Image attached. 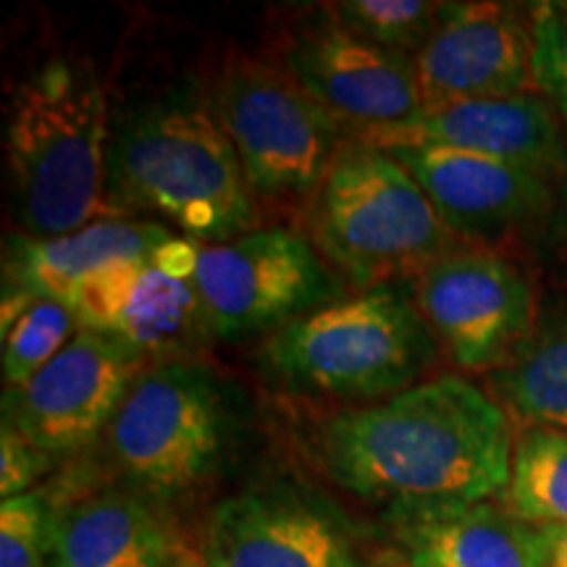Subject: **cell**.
<instances>
[{
  "label": "cell",
  "mask_w": 567,
  "mask_h": 567,
  "mask_svg": "<svg viewBox=\"0 0 567 567\" xmlns=\"http://www.w3.org/2000/svg\"><path fill=\"white\" fill-rule=\"evenodd\" d=\"M313 450L337 486L381 505L400 526L505 492L515 446L505 408L463 375L442 373L381 405L329 417Z\"/></svg>",
  "instance_id": "obj_1"
},
{
  "label": "cell",
  "mask_w": 567,
  "mask_h": 567,
  "mask_svg": "<svg viewBox=\"0 0 567 567\" xmlns=\"http://www.w3.org/2000/svg\"><path fill=\"white\" fill-rule=\"evenodd\" d=\"M105 189L116 216L155 213L205 245L258 224L243 163L203 95L168 92L126 113L109 137Z\"/></svg>",
  "instance_id": "obj_2"
},
{
  "label": "cell",
  "mask_w": 567,
  "mask_h": 567,
  "mask_svg": "<svg viewBox=\"0 0 567 567\" xmlns=\"http://www.w3.org/2000/svg\"><path fill=\"white\" fill-rule=\"evenodd\" d=\"M109 105L90 61L51 59L13 90L6 151L30 237H59L103 218ZM130 218V216H126Z\"/></svg>",
  "instance_id": "obj_3"
},
{
  "label": "cell",
  "mask_w": 567,
  "mask_h": 567,
  "mask_svg": "<svg viewBox=\"0 0 567 567\" xmlns=\"http://www.w3.org/2000/svg\"><path fill=\"white\" fill-rule=\"evenodd\" d=\"M434 358V331L389 284L287 323L266 339L260 368L297 394L379 400L421 384Z\"/></svg>",
  "instance_id": "obj_4"
},
{
  "label": "cell",
  "mask_w": 567,
  "mask_h": 567,
  "mask_svg": "<svg viewBox=\"0 0 567 567\" xmlns=\"http://www.w3.org/2000/svg\"><path fill=\"white\" fill-rule=\"evenodd\" d=\"M310 243L358 287L421 276L455 250L415 176L384 147L347 137L308 205Z\"/></svg>",
  "instance_id": "obj_5"
},
{
  "label": "cell",
  "mask_w": 567,
  "mask_h": 567,
  "mask_svg": "<svg viewBox=\"0 0 567 567\" xmlns=\"http://www.w3.org/2000/svg\"><path fill=\"white\" fill-rule=\"evenodd\" d=\"M205 103L243 163L255 200L305 205L329 174L347 126L287 69L234 53L213 74Z\"/></svg>",
  "instance_id": "obj_6"
},
{
  "label": "cell",
  "mask_w": 567,
  "mask_h": 567,
  "mask_svg": "<svg viewBox=\"0 0 567 567\" xmlns=\"http://www.w3.org/2000/svg\"><path fill=\"white\" fill-rule=\"evenodd\" d=\"M226 436L218 379L200 360L142 371L109 425L124 476L153 496H179L216 467Z\"/></svg>",
  "instance_id": "obj_7"
},
{
  "label": "cell",
  "mask_w": 567,
  "mask_h": 567,
  "mask_svg": "<svg viewBox=\"0 0 567 567\" xmlns=\"http://www.w3.org/2000/svg\"><path fill=\"white\" fill-rule=\"evenodd\" d=\"M193 287L210 337L224 342L276 334L342 295L316 245L284 226L197 245Z\"/></svg>",
  "instance_id": "obj_8"
},
{
  "label": "cell",
  "mask_w": 567,
  "mask_h": 567,
  "mask_svg": "<svg viewBox=\"0 0 567 567\" xmlns=\"http://www.w3.org/2000/svg\"><path fill=\"white\" fill-rule=\"evenodd\" d=\"M415 305L457 365H505L534 334V289L492 250H452L417 276Z\"/></svg>",
  "instance_id": "obj_9"
},
{
  "label": "cell",
  "mask_w": 567,
  "mask_h": 567,
  "mask_svg": "<svg viewBox=\"0 0 567 567\" xmlns=\"http://www.w3.org/2000/svg\"><path fill=\"white\" fill-rule=\"evenodd\" d=\"M145 354L82 329L24 386L6 389L3 423L51 455L90 444L122 408Z\"/></svg>",
  "instance_id": "obj_10"
},
{
  "label": "cell",
  "mask_w": 567,
  "mask_h": 567,
  "mask_svg": "<svg viewBox=\"0 0 567 567\" xmlns=\"http://www.w3.org/2000/svg\"><path fill=\"white\" fill-rule=\"evenodd\" d=\"M284 69L347 130H381L423 113L413 55L360 38L331 13L295 34Z\"/></svg>",
  "instance_id": "obj_11"
},
{
  "label": "cell",
  "mask_w": 567,
  "mask_h": 567,
  "mask_svg": "<svg viewBox=\"0 0 567 567\" xmlns=\"http://www.w3.org/2000/svg\"><path fill=\"white\" fill-rule=\"evenodd\" d=\"M413 61L423 111L536 90L530 21L515 6L444 3L436 32Z\"/></svg>",
  "instance_id": "obj_12"
},
{
  "label": "cell",
  "mask_w": 567,
  "mask_h": 567,
  "mask_svg": "<svg viewBox=\"0 0 567 567\" xmlns=\"http://www.w3.org/2000/svg\"><path fill=\"white\" fill-rule=\"evenodd\" d=\"M210 567H365L334 509L289 486L252 488L213 507Z\"/></svg>",
  "instance_id": "obj_13"
},
{
  "label": "cell",
  "mask_w": 567,
  "mask_h": 567,
  "mask_svg": "<svg viewBox=\"0 0 567 567\" xmlns=\"http://www.w3.org/2000/svg\"><path fill=\"white\" fill-rule=\"evenodd\" d=\"M82 329L97 331L158 363L195 360L213 342L193 281L151 260L109 266L69 302Z\"/></svg>",
  "instance_id": "obj_14"
},
{
  "label": "cell",
  "mask_w": 567,
  "mask_h": 567,
  "mask_svg": "<svg viewBox=\"0 0 567 567\" xmlns=\"http://www.w3.org/2000/svg\"><path fill=\"white\" fill-rule=\"evenodd\" d=\"M347 137L375 147L442 145L492 155L534 172L555 176L567 172V142L563 118L544 95L463 101L425 109L415 122L381 130H347Z\"/></svg>",
  "instance_id": "obj_15"
},
{
  "label": "cell",
  "mask_w": 567,
  "mask_h": 567,
  "mask_svg": "<svg viewBox=\"0 0 567 567\" xmlns=\"http://www.w3.org/2000/svg\"><path fill=\"white\" fill-rule=\"evenodd\" d=\"M389 153L415 176L455 237H502L542 218L551 205L547 176L517 163L442 145Z\"/></svg>",
  "instance_id": "obj_16"
},
{
  "label": "cell",
  "mask_w": 567,
  "mask_h": 567,
  "mask_svg": "<svg viewBox=\"0 0 567 567\" xmlns=\"http://www.w3.org/2000/svg\"><path fill=\"white\" fill-rule=\"evenodd\" d=\"M174 239L168 226L134 218H103L59 237H9L3 295L71 302L90 276L109 266L151 260Z\"/></svg>",
  "instance_id": "obj_17"
},
{
  "label": "cell",
  "mask_w": 567,
  "mask_h": 567,
  "mask_svg": "<svg viewBox=\"0 0 567 567\" xmlns=\"http://www.w3.org/2000/svg\"><path fill=\"white\" fill-rule=\"evenodd\" d=\"M176 538L145 499L103 492L55 507L48 567H163Z\"/></svg>",
  "instance_id": "obj_18"
},
{
  "label": "cell",
  "mask_w": 567,
  "mask_h": 567,
  "mask_svg": "<svg viewBox=\"0 0 567 567\" xmlns=\"http://www.w3.org/2000/svg\"><path fill=\"white\" fill-rule=\"evenodd\" d=\"M396 544L410 567H549L547 530L488 502L400 523Z\"/></svg>",
  "instance_id": "obj_19"
},
{
  "label": "cell",
  "mask_w": 567,
  "mask_h": 567,
  "mask_svg": "<svg viewBox=\"0 0 567 567\" xmlns=\"http://www.w3.org/2000/svg\"><path fill=\"white\" fill-rule=\"evenodd\" d=\"M502 408L538 429L567 431V318L534 331L492 375Z\"/></svg>",
  "instance_id": "obj_20"
},
{
  "label": "cell",
  "mask_w": 567,
  "mask_h": 567,
  "mask_svg": "<svg viewBox=\"0 0 567 567\" xmlns=\"http://www.w3.org/2000/svg\"><path fill=\"white\" fill-rule=\"evenodd\" d=\"M502 502L530 526H567V431L530 425L517 439Z\"/></svg>",
  "instance_id": "obj_21"
},
{
  "label": "cell",
  "mask_w": 567,
  "mask_h": 567,
  "mask_svg": "<svg viewBox=\"0 0 567 567\" xmlns=\"http://www.w3.org/2000/svg\"><path fill=\"white\" fill-rule=\"evenodd\" d=\"M3 381L6 389H19L40 373L82 331L74 308L61 300H34L3 323Z\"/></svg>",
  "instance_id": "obj_22"
},
{
  "label": "cell",
  "mask_w": 567,
  "mask_h": 567,
  "mask_svg": "<svg viewBox=\"0 0 567 567\" xmlns=\"http://www.w3.org/2000/svg\"><path fill=\"white\" fill-rule=\"evenodd\" d=\"M444 3L429 0H347L331 17L360 38L396 53H417L436 32Z\"/></svg>",
  "instance_id": "obj_23"
},
{
  "label": "cell",
  "mask_w": 567,
  "mask_h": 567,
  "mask_svg": "<svg viewBox=\"0 0 567 567\" xmlns=\"http://www.w3.org/2000/svg\"><path fill=\"white\" fill-rule=\"evenodd\" d=\"M53 502L40 492L3 499L0 505V567H48Z\"/></svg>",
  "instance_id": "obj_24"
},
{
  "label": "cell",
  "mask_w": 567,
  "mask_h": 567,
  "mask_svg": "<svg viewBox=\"0 0 567 567\" xmlns=\"http://www.w3.org/2000/svg\"><path fill=\"white\" fill-rule=\"evenodd\" d=\"M534 38L536 90L567 126V3H538L528 11Z\"/></svg>",
  "instance_id": "obj_25"
},
{
  "label": "cell",
  "mask_w": 567,
  "mask_h": 567,
  "mask_svg": "<svg viewBox=\"0 0 567 567\" xmlns=\"http://www.w3.org/2000/svg\"><path fill=\"white\" fill-rule=\"evenodd\" d=\"M53 460L51 452L40 450L13 425L3 423L0 429V496L13 499V496L27 494L34 481L51 471Z\"/></svg>",
  "instance_id": "obj_26"
},
{
  "label": "cell",
  "mask_w": 567,
  "mask_h": 567,
  "mask_svg": "<svg viewBox=\"0 0 567 567\" xmlns=\"http://www.w3.org/2000/svg\"><path fill=\"white\" fill-rule=\"evenodd\" d=\"M163 567H210L208 559H205V551L187 544L184 538H176L172 555H168L166 565Z\"/></svg>",
  "instance_id": "obj_27"
},
{
  "label": "cell",
  "mask_w": 567,
  "mask_h": 567,
  "mask_svg": "<svg viewBox=\"0 0 567 567\" xmlns=\"http://www.w3.org/2000/svg\"><path fill=\"white\" fill-rule=\"evenodd\" d=\"M549 538V567H567V526L544 528Z\"/></svg>",
  "instance_id": "obj_28"
},
{
  "label": "cell",
  "mask_w": 567,
  "mask_h": 567,
  "mask_svg": "<svg viewBox=\"0 0 567 567\" xmlns=\"http://www.w3.org/2000/svg\"><path fill=\"white\" fill-rule=\"evenodd\" d=\"M565 179H567V172H565ZM565 200H567V195H565Z\"/></svg>",
  "instance_id": "obj_29"
}]
</instances>
